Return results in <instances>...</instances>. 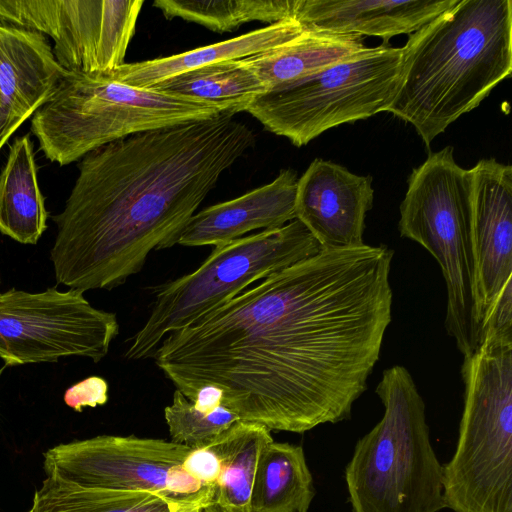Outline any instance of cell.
Instances as JSON below:
<instances>
[{
    "instance_id": "1",
    "label": "cell",
    "mask_w": 512,
    "mask_h": 512,
    "mask_svg": "<svg viewBox=\"0 0 512 512\" xmlns=\"http://www.w3.org/2000/svg\"><path fill=\"white\" fill-rule=\"evenodd\" d=\"M385 245L322 249L161 341L156 366L189 401L204 385L269 430L349 419L392 319Z\"/></svg>"
},
{
    "instance_id": "2",
    "label": "cell",
    "mask_w": 512,
    "mask_h": 512,
    "mask_svg": "<svg viewBox=\"0 0 512 512\" xmlns=\"http://www.w3.org/2000/svg\"><path fill=\"white\" fill-rule=\"evenodd\" d=\"M235 115L139 132L83 156L52 217L57 283L111 290L140 272L153 250L176 245L221 175L256 142Z\"/></svg>"
},
{
    "instance_id": "3",
    "label": "cell",
    "mask_w": 512,
    "mask_h": 512,
    "mask_svg": "<svg viewBox=\"0 0 512 512\" xmlns=\"http://www.w3.org/2000/svg\"><path fill=\"white\" fill-rule=\"evenodd\" d=\"M512 73V1L456 0L402 47L386 112L430 143Z\"/></svg>"
},
{
    "instance_id": "4",
    "label": "cell",
    "mask_w": 512,
    "mask_h": 512,
    "mask_svg": "<svg viewBox=\"0 0 512 512\" xmlns=\"http://www.w3.org/2000/svg\"><path fill=\"white\" fill-rule=\"evenodd\" d=\"M376 394L384 413L345 467L352 512H438L443 466L430 441L425 403L410 372L385 369Z\"/></svg>"
},
{
    "instance_id": "5",
    "label": "cell",
    "mask_w": 512,
    "mask_h": 512,
    "mask_svg": "<svg viewBox=\"0 0 512 512\" xmlns=\"http://www.w3.org/2000/svg\"><path fill=\"white\" fill-rule=\"evenodd\" d=\"M459 436L443 466L445 507L512 512V336L485 331L464 356Z\"/></svg>"
},
{
    "instance_id": "6",
    "label": "cell",
    "mask_w": 512,
    "mask_h": 512,
    "mask_svg": "<svg viewBox=\"0 0 512 512\" xmlns=\"http://www.w3.org/2000/svg\"><path fill=\"white\" fill-rule=\"evenodd\" d=\"M220 112L209 102L129 86L108 73L68 71L30 127L44 156L65 166L118 139Z\"/></svg>"
},
{
    "instance_id": "7",
    "label": "cell",
    "mask_w": 512,
    "mask_h": 512,
    "mask_svg": "<svg viewBox=\"0 0 512 512\" xmlns=\"http://www.w3.org/2000/svg\"><path fill=\"white\" fill-rule=\"evenodd\" d=\"M400 204V235L424 247L439 264L447 291L445 329L463 356L480 343L470 223L472 170L453 146L429 152L414 168Z\"/></svg>"
},
{
    "instance_id": "8",
    "label": "cell",
    "mask_w": 512,
    "mask_h": 512,
    "mask_svg": "<svg viewBox=\"0 0 512 512\" xmlns=\"http://www.w3.org/2000/svg\"><path fill=\"white\" fill-rule=\"evenodd\" d=\"M322 250L297 219L217 246L193 272L155 288L143 326L125 352L129 360L153 357L168 334L189 327L248 286Z\"/></svg>"
},
{
    "instance_id": "9",
    "label": "cell",
    "mask_w": 512,
    "mask_h": 512,
    "mask_svg": "<svg viewBox=\"0 0 512 512\" xmlns=\"http://www.w3.org/2000/svg\"><path fill=\"white\" fill-rule=\"evenodd\" d=\"M402 47H364L349 58L258 97L245 112L305 146L325 131L386 112L397 91Z\"/></svg>"
},
{
    "instance_id": "10",
    "label": "cell",
    "mask_w": 512,
    "mask_h": 512,
    "mask_svg": "<svg viewBox=\"0 0 512 512\" xmlns=\"http://www.w3.org/2000/svg\"><path fill=\"white\" fill-rule=\"evenodd\" d=\"M77 289L0 293V358L5 366L57 362L69 356L97 363L119 333L115 313L95 308Z\"/></svg>"
},
{
    "instance_id": "11",
    "label": "cell",
    "mask_w": 512,
    "mask_h": 512,
    "mask_svg": "<svg viewBox=\"0 0 512 512\" xmlns=\"http://www.w3.org/2000/svg\"><path fill=\"white\" fill-rule=\"evenodd\" d=\"M143 0H0V22L48 35L69 72L123 65Z\"/></svg>"
},
{
    "instance_id": "12",
    "label": "cell",
    "mask_w": 512,
    "mask_h": 512,
    "mask_svg": "<svg viewBox=\"0 0 512 512\" xmlns=\"http://www.w3.org/2000/svg\"><path fill=\"white\" fill-rule=\"evenodd\" d=\"M192 448L173 441L100 435L59 444L44 453L47 477L82 487L147 490L171 496L166 479Z\"/></svg>"
},
{
    "instance_id": "13",
    "label": "cell",
    "mask_w": 512,
    "mask_h": 512,
    "mask_svg": "<svg viewBox=\"0 0 512 512\" xmlns=\"http://www.w3.org/2000/svg\"><path fill=\"white\" fill-rule=\"evenodd\" d=\"M471 170L470 239L481 336L493 306L512 286V167L488 158Z\"/></svg>"
},
{
    "instance_id": "14",
    "label": "cell",
    "mask_w": 512,
    "mask_h": 512,
    "mask_svg": "<svg viewBox=\"0 0 512 512\" xmlns=\"http://www.w3.org/2000/svg\"><path fill=\"white\" fill-rule=\"evenodd\" d=\"M372 177L332 161L314 159L298 178L295 214L322 249L364 245L365 218L373 206Z\"/></svg>"
},
{
    "instance_id": "15",
    "label": "cell",
    "mask_w": 512,
    "mask_h": 512,
    "mask_svg": "<svg viewBox=\"0 0 512 512\" xmlns=\"http://www.w3.org/2000/svg\"><path fill=\"white\" fill-rule=\"evenodd\" d=\"M67 72L45 35L0 22V150Z\"/></svg>"
},
{
    "instance_id": "16",
    "label": "cell",
    "mask_w": 512,
    "mask_h": 512,
    "mask_svg": "<svg viewBox=\"0 0 512 512\" xmlns=\"http://www.w3.org/2000/svg\"><path fill=\"white\" fill-rule=\"evenodd\" d=\"M297 172L282 169L270 183L195 213L182 231V246H221L257 230H270L296 219Z\"/></svg>"
},
{
    "instance_id": "17",
    "label": "cell",
    "mask_w": 512,
    "mask_h": 512,
    "mask_svg": "<svg viewBox=\"0 0 512 512\" xmlns=\"http://www.w3.org/2000/svg\"><path fill=\"white\" fill-rule=\"evenodd\" d=\"M456 0H295L293 18L333 32L377 36L384 44L412 34Z\"/></svg>"
},
{
    "instance_id": "18",
    "label": "cell",
    "mask_w": 512,
    "mask_h": 512,
    "mask_svg": "<svg viewBox=\"0 0 512 512\" xmlns=\"http://www.w3.org/2000/svg\"><path fill=\"white\" fill-rule=\"evenodd\" d=\"M308 25L283 20L240 36L184 53L135 63H124L108 72L115 80L138 88H150L180 73L202 66L244 59L287 44L304 33Z\"/></svg>"
},
{
    "instance_id": "19",
    "label": "cell",
    "mask_w": 512,
    "mask_h": 512,
    "mask_svg": "<svg viewBox=\"0 0 512 512\" xmlns=\"http://www.w3.org/2000/svg\"><path fill=\"white\" fill-rule=\"evenodd\" d=\"M212 489L193 497H170L147 490L82 487L47 477L27 512H201Z\"/></svg>"
},
{
    "instance_id": "20",
    "label": "cell",
    "mask_w": 512,
    "mask_h": 512,
    "mask_svg": "<svg viewBox=\"0 0 512 512\" xmlns=\"http://www.w3.org/2000/svg\"><path fill=\"white\" fill-rule=\"evenodd\" d=\"M364 37L309 26L291 42L262 54L244 58L268 92L345 60L362 50Z\"/></svg>"
},
{
    "instance_id": "21",
    "label": "cell",
    "mask_w": 512,
    "mask_h": 512,
    "mask_svg": "<svg viewBox=\"0 0 512 512\" xmlns=\"http://www.w3.org/2000/svg\"><path fill=\"white\" fill-rule=\"evenodd\" d=\"M47 219L33 144L26 134L10 145L0 173V232L21 244H36L47 228Z\"/></svg>"
},
{
    "instance_id": "22",
    "label": "cell",
    "mask_w": 512,
    "mask_h": 512,
    "mask_svg": "<svg viewBox=\"0 0 512 512\" xmlns=\"http://www.w3.org/2000/svg\"><path fill=\"white\" fill-rule=\"evenodd\" d=\"M315 496L303 448L287 442L261 450L250 498V512H308Z\"/></svg>"
},
{
    "instance_id": "23",
    "label": "cell",
    "mask_w": 512,
    "mask_h": 512,
    "mask_svg": "<svg viewBox=\"0 0 512 512\" xmlns=\"http://www.w3.org/2000/svg\"><path fill=\"white\" fill-rule=\"evenodd\" d=\"M270 430L257 423L236 421L208 447L219 457L221 469L213 486L210 512H250V498L258 458L272 441Z\"/></svg>"
},
{
    "instance_id": "24",
    "label": "cell",
    "mask_w": 512,
    "mask_h": 512,
    "mask_svg": "<svg viewBox=\"0 0 512 512\" xmlns=\"http://www.w3.org/2000/svg\"><path fill=\"white\" fill-rule=\"evenodd\" d=\"M209 102L224 112H244L268 92L245 59L218 62L192 69L150 87Z\"/></svg>"
},
{
    "instance_id": "25",
    "label": "cell",
    "mask_w": 512,
    "mask_h": 512,
    "mask_svg": "<svg viewBox=\"0 0 512 512\" xmlns=\"http://www.w3.org/2000/svg\"><path fill=\"white\" fill-rule=\"evenodd\" d=\"M295 0H155L167 19L181 18L224 33L242 24L261 21L273 24L294 19Z\"/></svg>"
},
{
    "instance_id": "26",
    "label": "cell",
    "mask_w": 512,
    "mask_h": 512,
    "mask_svg": "<svg viewBox=\"0 0 512 512\" xmlns=\"http://www.w3.org/2000/svg\"><path fill=\"white\" fill-rule=\"evenodd\" d=\"M164 417L171 441L191 448L208 445L240 420L223 405L210 413H203L178 390L174 391L172 403L165 407Z\"/></svg>"
},
{
    "instance_id": "27",
    "label": "cell",
    "mask_w": 512,
    "mask_h": 512,
    "mask_svg": "<svg viewBox=\"0 0 512 512\" xmlns=\"http://www.w3.org/2000/svg\"><path fill=\"white\" fill-rule=\"evenodd\" d=\"M108 401V383L99 376H90L70 386L64 393V402L77 412L85 407L104 405Z\"/></svg>"
},
{
    "instance_id": "28",
    "label": "cell",
    "mask_w": 512,
    "mask_h": 512,
    "mask_svg": "<svg viewBox=\"0 0 512 512\" xmlns=\"http://www.w3.org/2000/svg\"><path fill=\"white\" fill-rule=\"evenodd\" d=\"M183 468L204 486L213 487L221 469L218 455L208 446L192 448L182 462Z\"/></svg>"
},
{
    "instance_id": "29",
    "label": "cell",
    "mask_w": 512,
    "mask_h": 512,
    "mask_svg": "<svg viewBox=\"0 0 512 512\" xmlns=\"http://www.w3.org/2000/svg\"><path fill=\"white\" fill-rule=\"evenodd\" d=\"M223 391L214 385L200 387L194 396L192 403L195 408L203 413H210L222 405Z\"/></svg>"
},
{
    "instance_id": "30",
    "label": "cell",
    "mask_w": 512,
    "mask_h": 512,
    "mask_svg": "<svg viewBox=\"0 0 512 512\" xmlns=\"http://www.w3.org/2000/svg\"><path fill=\"white\" fill-rule=\"evenodd\" d=\"M4 368H5V367H2V368L0 369V377H1V375H2V372H3Z\"/></svg>"
},
{
    "instance_id": "31",
    "label": "cell",
    "mask_w": 512,
    "mask_h": 512,
    "mask_svg": "<svg viewBox=\"0 0 512 512\" xmlns=\"http://www.w3.org/2000/svg\"><path fill=\"white\" fill-rule=\"evenodd\" d=\"M201 512H210V511H209V510H207V509H204V510H202Z\"/></svg>"
}]
</instances>
